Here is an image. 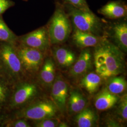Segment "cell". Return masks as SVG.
I'll return each mask as SVG.
<instances>
[{"label":"cell","mask_w":127,"mask_h":127,"mask_svg":"<svg viewBox=\"0 0 127 127\" xmlns=\"http://www.w3.org/2000/svg\"><path fill=\"white\" fill-rule=\"evenodd\" d=\"M124 54L106 37H102L93 52L95 73L104 81L119 76L125 68Z\"/></svg>","instance_id":"cell-1"},{"label":"cell","mask_w":127,"mask_h":127,"mask_svg":"<svg viewBox=\"0 0 127 127\" xmlns=\"http://www.w3.org/2000/svg\"><path fill=\"white\" fill-rule=\"evenodd\" d=\"M63 3L72 27L98 36H104L105 23L92 10L86 11L79 9L64 0Z\"/></svg>","instance_id":"cell-2"},{"label":"cell","mask_w":127,"mask_h":127,"mask_svg":"<svg viewBox=\"0 0 127 127\" xmlns=\"http://www.w3.org/2000/svg\"><path fill=\"white\" fill-rule=\"evenodd\" d=\"M54 11L48 24L51 45H60L67 41L73 27L62 2L56 0Z\"/></svg>","instance_id":"cell-3"},{"label":"cell","mask_w":127,"mask_h":127,"mask_svg":"<svg viewBox=\"0 0 127 127\" xmlns=\"http://www.w3.org/2000/svg\"><path fill=\"white\" fill-rule=\"evenodd\" d=\"M0 74L14 84L29 78L23 70L15 45L0 42Z\"/></svg>","instance_id":"cell-4"},{"label":"cell","mask_w":127,"mask_h":127,"mask_svg":"<svg viewBox=\"0 0 127 127\" xmlns=\"http://www.w3.org/2000/svg\"><path fill=\"white\" fill-rule=\"evenodd\" d=\"M59 111L51 99L40 96L22 108L9 113V118H24L28 121H38L55 118Z\"/></svg>","instance_id":"cell-5"},{"label":"cell","mask_w":127,"mask_h":127,"mask_svg":"<svg viewBox=\"0 0 127 127\" xmlns=\"http://www.w3.org/2000/svg\"><path fill=\"white\" fill-rule=\"evenodd\" d=\"M42 89L35 78H27L15 83L9 103V113L20 109L41 95Z\"/></svg>","instance_id":"cell-6"},{"label":"cell","mask_w":127,"mask_h":127,"mask_svg":"<svg viewBox=\"0 0 127 127\" xmlns=\"http://www.w3.org/2000/svg\"><path fill=\"white\" fill-rule=\"evenodd\" d=\"M15 47L27 76L35 79L45 58V53L18 43L15 45Z\"/></svg>","instance_id":"cell-7"},{"label":"cell","mask_w":127,"mask_h":127,"mask_svg":"<svg viewBox=\"0 0 127 127\" xmlns=\"http://www.w3.org/2000/svg\"><path fill=\"white\" fill-rule=\"evenodd\" d=\"M17 43L40 50L46 53L50 49L51 45L47 26L18 36Z\"/></svg>","instance_id":"cell-8"},{"label":"cell","mask_w":127,"mask_h":127,"mask_svg":"<svg viewBox=\"0 0 127 127\" xmlns=\"http://www.w3.org/2000/svg\"><path fill=\"white\" fill-rule=\"evenodd\" d=\"M50 91V99L59 112L64 114L66 112V103L70 92L68 82L61 75H56Z\"/></svg>","instance_id":"cell-9"},{"label":"cell","mask_w":127,"mask_h":127,"mask_svg":"<svg viewBox=\"0 0 127 127\" xmlns=\"http://www.w3.org/2000/svg\"><path fill=\"white\" fill-rule=\"evenodd\" d=\"M105 36L124 53L127 51V22L126 18L118 19L105 30Z\"/></svg>","instance_id":"cell-10"},{"label":"cell","mask_w":127,"mask_h":127,"mask_svg":"<svg viewBox=\"0 0 127 127\" xmlns=\"http://www.w3.org/2000/svg\"><path fill=\"white\" fill-rule=\"evenodd\" d=\"M93 65V52L89 48L82 49L75 62L69 68V74L73 78H81L91 71Z\"/></svg>","instance_id":"cell-11"},{"label":"cell","mask_w":127,"mask_h":127,"mask_svg":"<svg viewBox=\"0 0 127 127\" xmlns=\"http://www.w3.org/2000/svg\"><path fill=\"white\" fill-rule=\"evenodd\" d=\"M56 69L52 57H45L35 78L43 91L50 90L56 76Z\"/></svg>","instance_id":"cell-12"},{"label":"cell","mask_w":127,"mask_h":127,"mask_svg":"<svg viewBox=\"0 0 127 127\" xmlns=\"http://www.w3.org/2000/svg\"><path fill=\"white\" fill-rule=\"evenodd\" d=\"M97 12L105 18L112 20L126 18L127 4L122 0L110 1L98 9Z\"/></svg>","instance_id":"cell-13"},{"label":"cell","mask_w":127,"mask_h":127,"mask_svg":"<svg viewBox=\"0 0 127 127\" xmlns=\"http://www.w3.org/2000/svg\"><path fill=\"white\" fill-rule=\"evenodd\" d=\"M54 45L52 53L55 64L62 69L70 68L77 59L75 53L68 48Z\"/></svg>","instance_id":"cell-14"},{"label":"cell","mask_w":127,"mask_h":127,"mask_svg":"<svg viewBox=\"0 0 127 127\" xmlns=\"http://www.w3.org/2000/svg\"><path fill=\"white\" fill-rule=\"evenodd\" d=\"M71 35L73 43L77 47L82 49L94 47L102 37L90 32L80 31L73 27Z\"/></svg>","instance_id":"cell-15"},{"label":"cell","mask_w":127,"mask_h":127,"mask_svg":"<svg viewBox=\"0 0 127 127\" xmlns=\"http://www.w3.org/2000/svg\"><path fill=\"white\" fill-rule=\"evenodd\" d=\"M88 101L82 92L77 89L70 91L66 103V112L69 115H76L87 106Z\"/></svg>","instance_id":"cell-16"},{"label":"cell","mask_w":127,"mask_h":127,"mask_svg":"<svg viewBox=\"0 0 127 127\" xmlns=\"http://www.w3.org/2000/svg\"><path fill=\"white\" fill-rule=\"evenodd\" d=\"M120 99L119 95L111 93L105 88L95 96L94 104L97 110L106 111L113 107Z\"/></svg>","instance_id":"cell-17"},{"label":"cell","mask_w":127,"mask_h":127,"mask_svg":"<svg viewBox=\"0 0 127 127\" xmlns=\"http://www.w3.org/2000/svg\"><path fill=\"white\" fill-rule=\"evenodd\" d=\"M98 117L95 112L87 107L76 114L74 122L77 127H93L97 126Z\"/></svg>","instance_id":"cell-18"},{"label":"cell","mask_w":127,"mask_h":127,"mask_svg":"<svg viewBox=\"0 0 127 127\" xmlns=\"http://www.w3.org/2000/svg\"><path fill=\"white\" fill-rule=\"evenodd\" d=\"M103 81L97 73L90 72L81 77L79 85L88 93L92 95L98 91Z\"/></svg>","instance_id":"cell-19"},{"label":"cell","mask_w":127,"mask_h":127,"mask_svg":"<svg viewBox=\"0 0 127 127\" xmlns=\"http://www.w3.org/2000/svg\"><path fill=\"white\" fill-rule=\"evenodd\" d=\"M14 86V83L0 74V109L7 110Z\"/></svg>","instance_id":"cell-20"},{"label":"cell","mask_w":127,"mask_h":127,"mask_svg":"<svg viewBox=\"0 0 127 127\" xmlns=\"http://www.w3.org/2000/svg\"><path fill=\"white\" fill-rule=\"evenodd\" d=\"M127 83L124 77L114 76L107 80L106 89L116 95L123 94L127 90Z\"/></svg>","instance_id":"cell-21"},{"label":"cell","mask_w":127,"mask_h":127,"mask_svg":"<svg viewBox=\"0 0 127 127\" xmlns=\"http://www.w3.org/2000/svg\"><path fill=\"white\" fill-rule=\"evenodd\" d=\"M18 36L12 32L6 25L2 17L0 16V42H4L16 45Z\"/></svg>","instance_id":"cell-22"},{"label":"cell","mask_w":127,"mask_h":127,"mask_svg":"<svg viewBox=\"0 0 127 127\" xmlns=\"http://www.w3.org/2000/svg\"><path fill=\"white\" fill-rule=\"evenodd\" d=\"M117 114L119 120L126 122L127 120V94L123 95L118 101Z\"/></svg>","instance_id":"cell-23"},{"label":"cell","mask_w":127,"mask_h":127,"mask_svg":"<svg viewBox=\"0 0 127 127\" xmlns=\"http://www.w3.org/2000/svg\"><path fill=\"white\" fill-rule=\"evenodd\" d=\"M4 127H31L28 120L24 118H9L5 123Z\"/></svg>","instance_id":"cell-24"},{"label":"cell","mask_w":127,"mask_h":127,"mask_svg":"<svg viewBox=\"0 0 127 127\" xmlns=\"http://www.w3.org/2000/svg\"><path fill=\"white\" fill-rule=\"evenodd\" d=\"M59 120L57 118H47L38 121L33 122L34 123L33 126L35 127H58L59 123Z\"/></svg>","instance_id":"cell-25"},{"label":"cell","mask_w":127,"mask_h":127,"mask_svg":"<svg viewBox=\"0 0 127 127\" xmlns=\"http://www.w3.org/2000/svg\"><path fill=\"white\" fill-rule=\"evenodd\" d=\"M64 1L72 5L79 9L83 10L91 11V10L86 0H63Z\"/></svg>","instance_id":"cell-26"},{"label":"cell","mask_w":127,"mask_h":127,"mask_svg":"<svg viewBox=\"0 0 127 127\" xmlns=\"http://www.w3.org/2000/svg\"><path fill=\"white\" fill-rule=\"evenodd\" d=\"M15 4V3L11 0H0V16Z\"/></svg>","instance_id":"cell-27"},{"label":"cell","mask_w":127,"mask_h":127,"mask_svg":"<svg viewBox=\"0 0 127 127\" xmlns=\"http://www.w3.org/2000/svg\"><path fill=\"white\" fill-rule=\"evenodd\" d=\"M9 118V113L5 109H0V127H3L6 121Z\"/></svg>","instance_id":"cell-28"},{"label":"cell","mask_w":127,"mask_h":127,"mask_svg":"<svg viewBox=\"0 0 127 127\" xmlns=\"http://www.w3.org/2000/svg\"><path fill=\"white\" fill-rule=\"evenodd\" d=\"M106 126L107 127H121V122H119L117 120L109 118L106 121Z\"/></svg>","instance_id":"cell-29"},{"label":"cell","mask_w":127,"mask_h":127,"mask_svg":"<svg viewBox=\"0 0 127 127\" xmlns=\"http://www.w3.org/2000/svg\"><path fill=\"white\" fill-rule=\"evenodd\" d=\"M69 126L68 124L64 122H59L58 126V127H68Z\"/></svg>","instance_id":"cell-30"},{"label":"cell","mask_w":127,"mask_h":127,"mask_svg":"<svg viewBox=\"0 0 127 127\" xmlns=\"http://www.w3.org/2000/svg\"><path fill=\"white\" fill-rule=\"evenodd\" d=\"M24 0V1H27L28 0Z\"/></svg>","instance_id":"cell-31"}]
</instances>
